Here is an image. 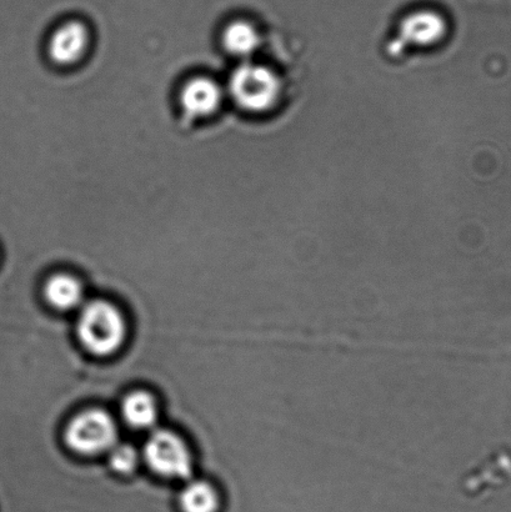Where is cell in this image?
Instances as JSON below:
<instances>
[{"instance_id": "cell-1", "label": "cell", "mask_w": 511, "mask_h": 512, "mask_svg": "<svg viewBox=\"0 0 511 512\" xmlns=\"http://www.w3.org/2000/svg\"><path fill=\"white\" fill-rule=\"evenodd\" d=\"M80 344L95 356H109L122 348L127 323L122 311L107 300H92L80 308L77 323Z\"/></svg>"}, {"instance_id": "cell-2", "label": "cell", "mask_w": 511, "mask_h": 512, "mask_svg": "<svg viewBox=\"0 0 511 512\" xmlns=\"http://www.w3.org/2000/svg\"><path fill=\"white\" fill-rule=\"evenodd\" d=\"M227 93L244 112L264 113L277 105L282 85L272 70L245 60L230 74Z\"/></svg>"}, {"instance_id": "cell-3", "label": "cell", "mask_w": 511, "mask_h": 512, "mask_svg": "<svg viewBox=\"0 0 511 512\" xmlns=\"http://www.w3.org/2000/svg\"><path fill=\"white\" fill-rule=\"evenodd\" d=\"M64 439L74 453L87 456L104 454L118 443V426L107 411L85 410L69 421Z\"/></svg>"}, {"instance_id": "cell-4", "label": "cell", "mask_w": 511, "mask_h": 512, "mask_svg": "<svg viewBox=\"0 0 511 512\" xmlns=\"http://www.w3.org/2000/svg\"><path fill=\"white\" fill-rule=\"evenodd\" d=\"M143 459L163 478L187 480L192 476V453L184 440L170 430H153L143 449Z\"/></svg>"}, {"instance_id": "cell-5", "label": "cell", "mask_w": 511, "mask_h": 512, "mask_svg": "<svg viewBox=\"0 0 511 512\" xmlns=\"http://www.w3.org/2000/svg\"><path fill=\"white\" fill-rule=\"evenodd\" d=\"M225 90L217 80L198 75L187 80L179 93V105L190 120L213 117L222 107Z\"/></svg>"}, {"instance_id": "cell-6", "label": "cell", "mask_w": 511, "mask_h": 512, "mask_svg": "<svg viewBox=\"0 0 511 512\" xmlns=\"http://www.w3.org/2000/svg\"><path fill=\"white\" fill-rule=\"evenodd\" d=\"M90 47V32L83 22L69 20L59 25L48 40L50 62L57 67L69 68L82 62Z\"/></svg>"}, {"instance_id": "cell-7", "label": "cell", "mask_w": 511, "mask_h": 512, "mask_svg": "<svg viewBox=\"0 0 511 512\" xmlns=\"http://www.w3.org/2000/svg\"><path fill=\"white\" fill-rule=\"evenodd\" d=\"M447 33V23L438 13L423 10L408 15L400 25L399 37L392 44V52H400L407 45L430 47L440 42Z\"/></svg>"}, {"instance_id": "cell-8", "label": "cell", "mask_w": 511, "mask_h": 512, "mask_svg": "<svg viewBox=\"0 0 511 512\" xmlns=\"http://www.w3.org/2000/svg\"><path fill=\"white\" fill-rule=\"evenodd\" d=\"M44 298L55 310L80 309L84 304V289L74 276L55 274L44 285Z\"/></svg>"}, {"instance_id": "cell-9", "label": "cell", "mask_w": 511, "mask_h": 512, "mask_svg": "<svg viewBox=\"0 0 511 512\" xmlns=\"http://www.w3.org/2000/svg\"><path fill=\"white\" fill-rule=\"evenodd\" d=\"M260 44L258 30L245 20H235L224 28L222 45L225 52L235 58L248 60L257 52Z\"/></svg>"}, {"instance_id": "cell-10", "label": "cell", "mask_w": 511, "mask_h": 512, "mask_svg": "<svg viewBox=\"0 0 511 512\" xmlns=\"http://www.w3.org/2000/svg\"><path fill=\"white\" fill-rule=\"evenodd\" d=\"M158 415L157 401L145 391H134L123 400V419L134 429L152 430L157 424Z\"/></svg>"}, {"instance_id": "cell-11", "label": "cell", "mask_w": 511, "mask_h": 512, "mask_svg": "<svg viewBox=\"0 0 511 512\" xmlns=\"http://www.w3.org/2000/svg\"><path fill=\"white\" fill-rule=\"evenodd\" d=\"M179 504L183 512H217L219 496L212 485L194 480L185 485Z\"/></svg>"}, {"instance_id": "cell-12", "label": "cell", "mask_w": 511, "mask_h": 512, "mask_svg": "<svg viewBox=\"0 0 511 512\" xmlns=\"http://www.w3.org/2000/svg\"><path fill=\"white\" fill-rule=\"evenodd\" d=\"M108 454L110 468L119 474L133 473L140 461L138 450L129 444L117 443L108 451Z\"/></svg>"}]
</instances>
